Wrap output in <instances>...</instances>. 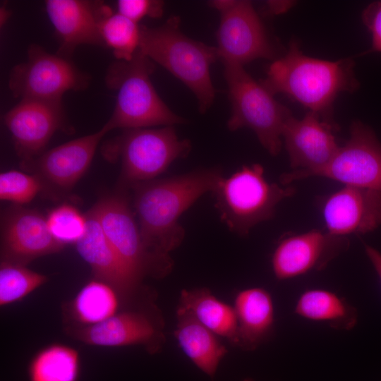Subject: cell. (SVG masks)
<instances>
[{
  "label": "cell",
  "instance_id": "cell-1",
  "mask_svg": "<svg viewBox=\"0 0 381 381\" xmlns=\"http://www.w3.org/2000/svg\"><path fill=\"white\" fill-rule=\"evenodd\" d=\"M222 178L219 168H203L132 186L143 242L167 267H172L169 253L180 246L185 236L179 217L202 195L212 193Z\"/></svg>",
  "mask_w": 381,
  "mask_h": 381
},
{
  "label": "cell",
  "instance_id": "cell-2",
  "mask_svg": "<svg viewBox=\"0 0 381 381\" xmlns=\"http://www.w3.org/2000/svg\"><path fill=\"white\" fill-rule=\"evenodd\" d=\"M351 59L328 61L306 56L293 39L286 54L270 66L260 82L272 94L282 93L330 121L339 93L358 87Z\"/></svg>",
  "mask_w": 381,
  "mask_h": 381
},
{
  "label": "cell",
  "instance_id": "cell-3",
  "mask_svg": "<svg viewBox=\"0 0 381 381\" xmlns=\"http://www.w3.org/2000/svg\"><path fill=\"white\" fill-rule=\"evenodd\" d=\"M177 16L156 28L140 25L139 51L183 83L195 95L201 113L213 103L210 66L219 59L216 47L185 35Z\"/></svg>",
  "mask_w": 381,
  "mask_h": 381
},
{
  "label": "cell",
  "instance_id": "cell-4",
  "mask_svg": "<svg viewBox=\"0 0 381 381\" xmlns=\"http://www.w3.org/2000/svg\"><path fill=\"white\" fill-rule=\"evenodd\" d=\"M154 69L153 61L139 49L131 60H117L109 66L105 82L109 88L116 91V98L113 112L103 126L107 132L184 122L155 90L150 80Z\"/></svg>",
  "mask_w": 381,
  "mask_h": 381
},
{
  "label": "cell",
  "instance_id": "cell-5",
  "mask_svg": "<svg viewBox=\"0 0 381 381\" xmlns=\"http://www.w3.org/2000/svg\"><path fill=\"white\" fill-rule=\"evenodd\" d=\"M295 192L269 182L259 164L242 167L223 178L212 192L223 222L232 231L247 235L256 224L274 217L277 205Z\"/></svg>",
  "mask_w": 381,
  "mask_h": 381
},
{
  "label": "cell",
  "instance_id": "cell-6",
  "mask_svg": "<svg viewBox=\"0 0 381 381\" xmlns=\"http://www.w3.org/2000/svg\"><path fill=\"white\" fill-rule=\"evenodd\" d=\"M224 65L231 103L228 128L232 131L242 128L251 129L272 155H278L284 128L293 116L291 111L261 83L255 80L243 66Z\"/></svg>",
  "mask_w": 381,
  "mask_h": 381
},
{
  "label": "cell",
  "instance_id": "cell-7",
  "mask_svg": "<svg viewBox=\"0 0 381 381\" xmlns=\"http://www.w3.org/2000/svg\"><path fill=\"white\" fill-rule=\"evenodd\" d=\"M190 141L180 139L173 126L125 130L109 145L111 157H120L124 184L155 179L177 159L186 157Z\"/></svg>",
  "mask_w": 381,
  "mask_h": 381
},
{
  "label": "cell",
  "instance_id": "cell-8",
  "mask_svg": "<svg viewBox=\"0 0 381 381\" xmlns=\"http://www.w3.org/2000/svg\"><path fill=\"white\" fill-rule=\"evenodd\" d=\"M90 76L69 59L47 52L32 44L27 60L16 65L9 74L8 87L20 99L61 101L64 93L87 88Z\"/></svg>",
  "mask_w": 381,
  "mask_h": 381
},
{
  "label": "cell",
  "instance_id": "cell-9",
  "mask_svg": "<svg viewBox=\"0 0 381 381\" xmlns=\"http://www.w3.org/2000/svg\"><path fill=\"white\" fill-rule=\"evenodd\" d=\"M211 4L220 13L216 48L224 64L243 66L255 59L274 57V48L250 1L218 0Z\"/></svg>",
  "mask_w": 381,
  "mask_h": 381
},
{
  "label": "cell",
  "instance_id": "cell-10",
  "mask_svg": "<svg viewBox=\"0 0 381 381\" xmlns=\"http://www.w3.org/2000/svg\"><path fill=\"white\" fill-rule=\"evenodd\" d=\"M92 208L107 238L139 279L146 274L162 277L169 273L171 270L147 248L124 195L104 196Z\"/></svg>",
  "mask_w": 381,
  "mask_h": 381
},
{
  "label": "cell",
  "instance_id": "cell-11",
  "mask_svg": "<svg viewBox=\"0 0 381 381\" xmlns=\"http://www.w3.org/2000/svg\"><path fill=\"white\" fill-rule=\"evenodd\" d=\"M334 128L332 122L310 111L301 119L294 116L289 119L282 139L295 170L282 175L280 181L284 185L309 177L332 160L339 148Z\"/></svg>",
  "mask_w": 381,
  "mask_h": 381
},
{
  "label": "cell",
  "instance_id": "cell-12",
  "mask_svg": "<svg viewBox=\"0 0 381 381\" xmlns=\"http://www.w3.org/2000/svg\"><path fill=\"white\" fill-rule=\"evenodd\" d=\"M310 176H321L381 193V143L370 127L353 122L350 137L332 160Z\"/></svg>",
  "mask_w": 381,
  "mask_h": 381
},
{
  "label": "cell",
  "instance_id": "cell-13",
  "mask_svg": "<svg viewBox=\"0 0 381 381\" xmlns=\"http://www.w3.org/2000/svg\"><path fill=\"white\" fill-rule=\"evenodd\" d=\"M1 220V261L27 266L64 248L49 231L46 217L35 210L13 205Z\"/></svg>",
  "mask_w": 381,
  "mask_h": 381
},
{
  "label": "cell",
  "instance_id": "cell-14",
  "mask_svg": "<svg viewBox=\"0 0 381 381\" xmlns=\"http://www.w3.org/2000/svg\"><path fill=\"white\" fill-rule=\"evenodd\" d=\"M347 238L313 229L287 236L277 243L272 255L273 273L279 280L321 270L349 247Z\"/></svg>",
  "mask_w": 381,
  "mask_h": 381
},
{
  "label": "cell",
  "instance_id": "cell-15",
  "mask_svg": "<svg viewBox=\"0 0 381 381\" xmlns=\"http://www.w3.org/2000/svg\"><path fill=\"white\" fill-rule=\"evenodd\" d=\"M66 123L61 101L20 99L4 116L16 150L25 163L40 155Z\"/></svg>",
  "mask_w": 381,
  "mask_h": 381
},
{
  "label": "cell",
  "instance_id": "cell-16",
  "mask_svg": "<svg viewBox=\"0 0 381 381\" xmlns=\"http://www.w3.org/2000/svg\"><path fill=\"white\" fill-rule=\"evenodd\" d=\"M322 216L326 231L335 236L371 232L381 224V193L344 186L323 201Z\"/></svg>",
  "mask_w": 381,
  "mask_h": 381
},
{
  "label": "cell",
  "instance_id": "cell-17",
  "mask_svg": "<svg viewBox=\"0 0 381 381\" xmlns=\"http://www.w3.org/2000/svg\"><path fill=\"white\" fill-rule=\"evenodd\" d=\"M102 126L99 131L55 147L25 164L34 169L42 183L56 192L71 190L88 169L99 143L107 133Z\"/></svg>",
  "mask_w": 381,
  "mask_h": 381
},
{
  "label": "cell",
  "instance_id": "cell-18",
  "mask_svg": "<svg viewBox=\"0 0 381 381\" xmlns=\"http://www.w3.org/2000/svg\"><path fill=\"white\" fill-rule=\"evenodd\" d=\"M45 10L60 42L58 54L68 58L82 44L103 45L99 26L111 9L103 2L47 0Z\"/></svg>",
  "mask_w": 381,
  "mask_h": 381
},
{
  "label": "cell",
  "instance_id": "cell-19",
  "mask_svg": "<svg viewBox=\"0 0 381 381\" xmlns=\"http://www.w3.org/2000/svg\"><path fill=\"white\" fill-rule=\"evenodd\" d=\"M73 338L88 345L103 347L145 346L155 352L162 339V334L147 313L123 310L95 325L67 327Z\"/></svg>",
  "mask_w": 381,
  "mask_h": 381
},
{
  "label": "cell",
  "instance_id": "cell-20",
  "mask_svg": "<svg viewBox=\"0 0 381 381\" xmlns=\"http://www.w3.org/2000/svg\"><path fill=\"white\" fill-rule=\"evenodd\" d=\"M85 215L86 231L75 243L78 254L90 267L95 279L111 286L122 301L130 298L141 280L111 245L92 208Z\"/></svg>",
  "mask_w": 381,
  "mask_h": 381
},
{
  "label": "cell",
  "instance_id": "cell-21",
  "mask_svg": "<svg viewBox=\"0 0 381 381\" xmlns=\"http://www.w3.org/2000/svg\"><path fill=\"white\" fill-rule=\"evenodd\" d=\"M234 308L238 322V346L246 350L257 349L274 327L271 294L261 287L243 289L235 297Z\"/></svg>",
  "mask_w": 381,
  "mask_h": 381
},
{
  "label": "cell",
  "instance_id": "cell-22",
  "mask_svg": "<svg viewBox=\"0 0 381 381\" xmlns=\"http://www.w3.org/2000/svg\"><path fill=\"white\" fill-rule=\"evenodd\" d=\"M174 335L185 355L203 373L214 377L228 351L218 336L188 310L178 307Z\"/></svg>",
  "mask_w": 381,
  "mask_h": 381
},
{
  "label": "cell",
  "instance_id": "cell-23",
  "mask_svg": "<svg viewBox=\"0 0 381 381\" xmlns=\"http://www.w3.org/2000/svg\"><path fill=\"white\" fill-rule=\"evenodd\" d=\"M120 300L114 289L93 278L64 305L66 315L72 321L68 327H89L107 320L118 313Z\"/></svg>",
  "mask_w": 381,
  "mask_h": 381
},
{
  "label": "cell",
  "instance_id": "cell-24",
  "mask_svg": "<svg viewBox=\"0 0 381 381\" xmlns=\"http://www.w3.org/2000/svg\"><path fill=\"white\" fill-rule=\"evenodd\" d=\"M179 307L189 310L218 337L238 346V322L234 306L215 297L206 288L181 291Z\"/></svg>",
  "mask_w": 381,
  "mask_h": 381
},
{
  "label": "cell",
  "instance_id": "cell-25",
  "mask_svg": "<svg viewBox=\"0 0 381 381\" xmlns=\"http://www.w3.org/2000/svg\"><path fill=\"white\" fill-rule=\"evenodd\" d=\"M294 313L304 319L324 322L339 330H351L358 322V311L348 301L334 292L311 289L298 298Z\"/></svg>",
  "mask_w": 381,
  "mask_h": 381
},
{
  "label": "cell",
  "instance_id": "cell-26",
  "mask_svg": "<svg viewBox=\"0 0 381 381\" xmlns=\"http://www.w3.org/2000/svg\"><path fill=\"white\" fill-rule=\"evenodd\" d=\"M80 358L68 345L53 343L39 350L28 366L29 381H78Z\"/></svg>",
  "mask_w": 381,
  "mask_h": 381
},
{
  "label": "cell",
  "instance_id": "cell-27",
  "mask_svg": "<svg viewBox=\"0 0 381 381\" xmlns=\"http://www.w3.org/2000/svg\"><path fill=\"white\" fill-rule=\"evenodd\" d=\"M99 32L116 60L130 61L139 49L140 25L117 12L111 11L102 18Z\"/></svg>",
  "mask_w": 381,
  "mask_h": 381
},
{
  "label": "cell",
  "instance_id": "cell-28",
  "mask_svg": "<svg viewBox=\"0 0 381 381\" xmlns=\"http://www.w3.org/2000/svg\"><path fill=\"white\" fill-rule=\"evenodd\" d=\"M48 281L47 275L25 265L1 261L0 306L21 301Z\"/></svg>",
  "mask_w": 381,
  "mask_h": 381
},
{
  "label": "cell",
  "instance_id": "cell-29",
  "mask_svg": "<svg viewBox=\"0 0 381 381\" xmlns=\"http://www.w3.org/2000/svg\"><path fill=\"white\" fill-rule=\"evenodd\" d=\"M46 222L52 237L63 246L75 244L86 231V215L71 204L64 203L53 208Z\"/></svg>",
  "mask_w": 381,
  "mask_h": 381
},
{
  "label": "cell",
  "instance_id": "cell-30",
  "mask_svg": "<svg viewBox=\"0 0 381 381\" xmlns=\"http://www.w3.org/2000/svg\"><path fill=\"white\" fill-rule=\"evenodd\" d=\"M40 179L18 170H8L0 174V199L15 205L28 203L43 189Z\"/></svg>",
  "mask_w": 381,
  "mask_h": 381
},
{
  "label": "cell",
  "instance_id": "cell-31",
  "mask_svg": "<svg viewBox=\"0 0 381 381\" xmlns=\"http://www.w3.org/2000/svg\"><path fill=\"white\" fill-rule=\"evenodd\" d=\"M116 8L117 13L138 23L145 17L162 16L164 3L157 0H119Z\"/></svg>",
  "mask_w": 381,
  "mask_h": 381
},
{
  "label": "cell",
  "instance_id": "cell-32",
  "mask_svg": "<svg viewBox=\"0 0 381 381\" xmlns=\"http://www.w3.org/2000/svg\"><path fill=\"white\" fill-rule=\"evenodd\" d=\"M362 20L371 35L369 52H381V1L370 4L363 11Z\"/></svg>",
  "mask_w": 381,
  "mask_h": 381
},
{
  "label": "cell",
  "instance_id": "cell-33",
  "mask_svg": "<svg viewBox=\"0 0 381 381\" xmlns=\"http://www.w3.org/2000/svg\"><path fill=\"white\" fill-rule=\"evenodd\" d=\"M365 251L371 262L381 284V252L376 248L365 244Z\"/></svg>",
  "mask_w": 381,
  "mask_h": 381
},
{
  "label": "cell",
  "instance_id": "cell-34",
  "mask_svg": "<svg viewBox=\"0 0 381 381\" xmlns=\"http://www.w3.org/2000/svg\"><path fill=\"white\" fill-rule=\"evenodd\" d=\"M292 6V1H274L268 3V8L274 14L284 13Z\"/></svg>",
  "mask_w": 381,
  "mask_h": 381
},
{
  "label": "cell",
  "instance_id": "cell-35",
  "mask_svg": "<svg viewBox=\"0 0 381 381\" xmlns=\"http://www.w3.org/2000/svg\"><path fill=\"white\" fill-rule=\"evenodd\" d=\"M9 12L6 9V8L3 7L1 8V25H4L5 22L8 19Z\"/></svg>",
  "mask_w": 381,
  "mask_h": 381
},
{
  "label": "cell",
  "instance_id": "cell-36",
  "mask_svg": "<svg viewBox=\"0 0 381 381\" xmlns=\"http://www.w3.org/2000/svg\"><path fill=\"white\" fill-rule=\"evenodd\" d=\"M246 381H248V380H246Z\"/></svg>",
  "mask_w": 381,
  "mask_h": 381
}]
</instances>
